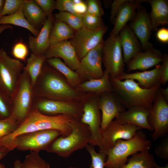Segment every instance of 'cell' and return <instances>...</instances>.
Here are the masks:
<instances>
[{
	"label": "cell",
	"mask_w": 168,
	"mask_h": 168,
	"mask_svg": "<svg viewBox=\"0 0 168 168\" xmlns=\"http://www.w3.org/2000/svg\"><path fill=\"white\" fill-rule=\"evenodd\" d=\"M49 66L43 65L33 86L34 98L82 102L87 94L70 86L60 72Z\"/></svg>",
	"instance_id": "1"
},
{
	"label": "cell",
	"mask_w": 168,
	"mask_h": 168,
	"mask_svg": "<svg viewBox=\"0 0 168 168\" xmlns=\"http://www.w3.org/2000/svg\"><path fill=\"white\" fill-rule=\"evenodd\" d=\"M75 118L64 114L47 115L32 108L27 117L19 124L14 132L0 139V146L10 152V146L18 136L44 130H57L60 132L61 136L66 137L71 132L72 126Z\"/></svg>",
	"instance_id": "2"
},
{
	"label": "cell",
	"mask_w": 168,
	"mask_h": 168,
	"mask_svg": "<svg viewBox=\"0 0 168 168\" xmlns=\"http://www.w3.org/2000/svg\"><path fill=\"white\" fill-rule=\"evenodd\" d=\"M110 80L113 92L125 109L135 106L150 109L161 86L159 83L153 88L147 89L141 87L133 79L122 81L110 76Z\"/></svg>",
	"instance_id": "3"
},
{
	"label": "cell",
	"mask_w": 168,
	"mask_h": 168,
	"mask_svg": "<svg viewBox=\"0 0 168 168\" xmlns=\"http://www.w3.org/2000/svg\"><path fill=\"white\" fill-rule=\"evenodd\" d=\"M151 142L145 134L138 131L132 138L117 140L114 146L106 151L107 159L105 163L106 168H119L127 162L130 155L140 152L149 150Z\"/></svg>",
	"instance_id": "4"
},
{
	"label": "cell",
	"mask_w": 168,
	"mask_h": 168,
	"mask_svg": "<svg viewBox=\"0 0 168 168\" xmlns=\"http://www.w3.org/2000/svg\"><path fill=\"white\" fill-rule=\"evenodd\" d=\"M71 133L66 137L59 136L49 146L46 151L67 158L74 152L86 147L89 144L91 133L87 125L75 118Z\"/></svg>",
	"instance_id": "5"
},
{
	"label": "cell",
	"mask_w": 168,
	"mask_h": 168,
	"mask_svg": "<svg viewBox=\"0 0 168 168\" xmlns=\"http://www.w3.org/2000/svg\"><path fill=\"white\" fill-rule=\"evenodd\" d=\"M100 94L91 93L82 102V113L80 120L87 125L91 136L89 144L104 149L102 133L101 128V114L99 108Z\"/></svg>",
	"instance_id": "6"
},
{
	"label": "cell",
	"mask_w": 168,
	"mask_h": 168,
	"mask_svg": "<svg viewBox=\"0 0 168 168\" xmlns=\"http://www.w3.org/2000/svg\"><path fill=\"white\" fill-rule=\"evenodd\" d=\"M30 78L23 70L16 88L11 98L12 114L19 124L27 117L32 109L34 99Z\"/></svg>",
	"instance_id": "7"
},
{
	"label": "cell",
	"mask_w": 168,
	"mask_h": 168,
	"mask_svg": "<svg viewBox=\"0 0 168 168\" xmlns=\"http://www.w3.org/2000/svg\"><path fill=\"white\" fill-rule=\"evenodd\" d=\"M61 135L59 131L47 129L25 133L16 137L9 148L10 151L16 148L20 151L30 150L39 152L46 150L51 143Z\"/></svg>",
	"instance_id": "8"
},
{
	"label": "cell",
	"mask_w": 168,
	"mask_h": 168,
	"mask_svg": "<svg viewBox=\"0 0 168 168\" xmlns=\"http://www.w3.org/2000/svg\"><path fill=\"white\" fill-rule=\"evenodd\" d=\"M24 66L21 61L11 58L3 49H0V87L10 99Z\"/></svg>",
	"instance_id": "9"
},
{
	"label": "cell",
	"mask_w": 168,
	"mask_h": 168,
	"mask_svg": "<svg viewBox=\"0 0 168 168\" xmlns=\"http://www.w3.org/2000/svg\"><path fill=\"white\" fill-rule=\"evenodd\" d=\"M102 63L110 76L116 78L124 72V63L119 34L110 36L103 44Z\"/></svg>",
	"instance_id": "10"
},
{
	"label": "cell",
	"mask_w": 168,
	"mask_h": 168,
	"mask_svg": "<svg viewBox=\"0 0 168 168\" xmlns=\"http://www.w3.org/2000/svg\"><path fill=\"white\" fill-rule=\"evenodd\" d=\"M108 29L105 25L95 30H89L82 26L75 31L73 36L69 40L80 61L89 51L103 41L104 35Z\"/></svg>",
	"instance_id": "11"
},
{
	"label": "cell",
	"mask_w": 168,
	"mask_h": 168,
	"mask_svg": "<svg viewBox=\"0 0 168 168\" xmlns=\"http://www.w3.org/2000/svg\"><path fill=\"white\" fill-rule=\"evenodd\" d=\"M32 108L48 116L58 114L70 115L80 119L82 113V102L34 98Z\"/></svg>",
	"instance_id": "12"
},
{
	"label": "cell",
	"mask_w": 168,
	"mask_h": 168,
	"mask_svg": "<svg viewBox=\"0 0 168 168\" xmlns=\"http://www.w3.org/2000/svg\"><path fill=\"white\" fill-rule=\"evenodd\" d=\"M148 121L153 133V141L165 136L168 132V103L159 91L149 109Z\"/></svg>",
	"instance_id": "13"
},
{
	"label": "cell",
	"mask_w": 168,
	"mask_h": 168,
	"mask_svg": "<svg viewBox=\"0 0 168 168\" xmlns=\"http://www.w3.org/2000/svg\"><path fill=\"white\" fill-rule=\"evenodd\" d=\"M89 51L80 61L75 71L82 82L101 78L104 74L102 64L103 42Z\"/></svg>",
	"instance_id": "14"
},
{
	"label": "cell",
	"mask_w": 168,
	"mask_h": 168,
	"mask_svg": "<svg viewBox=\"0 0 168 168\" xmlns=\"http://www.w3.org/2000/svg\"><path fill=\"white\" fill-rule=\"evenodd\" d=\"M141 129L132 124H121L115 119L102 132L104 149L107 151L112 147L118 140H128L132 138L138 131Z\"/></svg>",
	"instance_id": "15"
},
{
	"label": "cell",
	"mask_w": 168,
	"mask_h": 168,
	"mask_svg": "<svg viewBox=\"0 0 168 168\" xmlns=\"http://www.w3.org/2000/svg\"><path fill=\"white\" fill-rule=\"evenodd\" d=\"M135 16L128 24L140 41L144 50L153 47L149 41L152 30L149 14L144 7L140 4L138 7Z\"/></svg>",
	"instance_id": "16"
},
{
	"label": "cell",
	"mask_w": 168,
	"mask_h": 168,
	"mask_svg": "<svg viewBox=\"0 0 168 168\" xmlns=\"http://www.w3.org/2000/svg\"><path fill=\"white\" fill-rule=\"evenodd\" d=\"M99 108L102 112L101 128L102 132L119 113L126 110L113 92H105L100 94Z\"/></svg>",
	"instance_id": "17"
},
{
	"label": "cell",
	"mask_w": 168,
	"mask_h": 168,
	"mask_svg": "<svg viewBox=\"0 0 168 168\" xmlns=\"http://www.w3.org/2000/svg\"><path fill=\"white\" fill-rule=\"evenodd\" d=\"M44 55L47 59L53 58H62L65 64L73 71H76L79 67L80 60L69 40L50 46Z\"/></svg>",
	"instance_id": "18"
},
{
	"label": "cell",
	"mask_w": 168,
	"mask_h": 168,
	"mask_svg": "<svg viewBox=\"0 0 168 168\" xmlns=\"http://www.w3.org/2000/svg\"><path fill=\"white\" fill-rule=\"evenodd\" d=\"M137 54L127 64L128 72L139 70L145 71L160 64L163 59L161 51L153 47Z\"/></svg>",
	"instance_id": "19"
},
{
	"label": "cell",
	"mask_w": 168,
	"mask_h": 168,
	"mask_svg": "<svg viewBox=\"0 0 168 168\" xmlns=\"http://www.w3.org/2000/svg\"><path fill=\"white\" fill-rule=\"evenodd\" d=\"M149 109L142 106L132 107L119 113L115 118L121 124H132L142 129L145 128L153 131L148 121Z\"/></svg>",
	"instance_id": "20"
},
{
	"label": "cell",
	"mask_w": 168,
	"mask_h": 168,
	"mask_svg": "<svg viewBox=\"0 0 168 168\" xmlns=\"http://www.w3.org/2000/svg\"><path fill=\"white\" fill-rule=\"evenodd\" d=\"M54 21L53 15L47 17L37 36H29V47L32 53L37 55L45 54L50 46L49 36Z\"/></svg>",
	"instance_id": "21"
},
{
	"label": "cell",
	"mask_w": 168,
	"mask_h": 168,
	"mask_svg": "<svg viewBox=\"0 0 168 168\" xmlns=\"http://www.w3.org/2000/svg\"><path fill=\"white\" fill-rule=\"evenodd\" d=\"M145 0H126L117 13L113 22L114 26L110 35L114 36L118 35L127 22L133 20L138 7Z\"/></svg>",
	"instance_id": "22"
},
{
	"label": "cell",
	"mask_w": 168,
	"mask_h": 168,
	"mask_svg": "<svg viewBox=\"0 0 168 168\" xmlns=\"http://www.w3.org/2000/svg\"><path fill=\"white\" fill-rule=\"evenodd\" d=\"M120 44L123 52L125 63L129 61L142 49L141 44L131 28L127 24L119 34Z\"/></svg>",
	"instance_id": "23"
},
{
	"label": "cell",
	"mask_w": 168,
	"mask_h": 168,
	"mask_svg": "<svg viewBox=\"0 0 168 168\" xmlns=\"http://www.w3.org/2000/svg\"><path fill=\"white\" fill-rule=\"evenodd\" d=\"M161 70V65L159 64L155 68L148 71L130 73L124 72L116 79L121 81L127 79L135 80L141 87L149 89L160 83Z\"/></svg>",
	"instance_id": "24"
},
{
	"label": "cell",
	"mask_w": 168,
	"mask_h": 168,
	"mask_svg": "<svg viewBox=\"0 0 168 168\" xmlns=\"http://www.w3.org/2000/svg\"><path fill=\"white\" fill-rule=\"evenodd\" d=\"M110 76L108 72L105 70L101 78L82 82L75 89L79 91L85 93L87 92L100 95L105 92H113Z\"/></svg>",
	"instance_id": "25"
},
{
	"label": "cell",
	"mask_w": 168,
	"mask_h": 168,
	"mask_svg": "<svg viewBox=\"0 0 168 168\" xmlns=\"http://www.w3.org/2000/svg\"><path fill=\"white\" fill-rule=\"evenodd\" d=\"M150 3L151 11L149 14L152 31H157L160 26L168 24V2L166 0H145Z\"/></svg>",
	"instance_id": "26"
},
{
	"label": "cell",
	"mask_w": 168,
	"mask_h": 168,
	"mask_svg": "<svg viewBox=\"0 0 168 168\" xmlns=\"http://www.w3.org/2000/svg\"><path fill=\"white\" fill-rule=\"evenodd\" d=\"M159 166L149 150L136 153L128 159L127 163L119 168H168Z\"/></svg>",
	"instance_id": "27"
},
{
	"label": "cell",
	"mask_w": 168,
	"mask_h": 168,
	"mask_svg": "<svg viewBox=\"0 0 168 168\" xmlns=\"http://www.w3.org/2000/svg\"><path fill=\"white\" fill-rule=\"evenodd\" d=\"M23 11L28 21L36 29L43 25L47 17L35 0H28L23 6Z\"/></svg>",
	"instance_id": "28"
},
{
	"label": "cell",
	"mask_w": 168,
	"mask_h": 168,
	"mask_svg": "<svg viewBox=\"0 0 168 168\" xmlns=\"http://www.w3.org/2000/svg\"><path fill=\"white\" fill-rule=\"evenodd\" d=\"M49 65L60 72L65 77L68 84L75 88L82 81L76 72L67 66L60 58H53L47 59Z\"/></svg>",
	"instance_id": "29"
},
{
	"label": "cell",
	"mask_w": 168,
	"mask_h": 168,
	"mask_svg": "<svg viewBox=\"0 0 168 168\" xmlns=\"http://www.w3.org/2000/svg\"><path fill=\"white\" fill-rule=\"evenodd\" d=\"M75 31L64 22L56 20L54 22L49 36L50 46L70 39Z\"/></svg>",
	"instance_id": "30"
},
{
	"label": "cell",
	"mask_w": 168,
	"mask_h": 168,
	"mask_svg": "<svg viewBox=\"0 0 168 168\" xmlns=\"http://www.w3.org/2000/svg\"><path fill=\"white\" fill-rule=\"evenodd\" d=\"M15 13L0 17V25H13L27 29L35 36L38 35L40 31L30 24L26 19L23 11V6Z\"/></svg>",
	"instance_id": "31"
},
{
	"label": "cell",
	"mask_w": 168,
	"mask_h": 168,
	"mask_svg": "<svg viewBox=\"0 0 168 168\" xmlns=\"http://www.w3.org/2000/svg\"><path fill=\"white\" fill-rule=\"evenodd\" d=\"M47 59L44 54L37 55L31 53L26 59V63L23 70L29 75L33 86L40 74L44 62Z\"/></svg>",
	"instance_id": "32"
},
{
	"label": "cell",
	"mask_w": 168,
	"mask_h": 168,
	"mask_svg": "<svg viewBox=\"0 0 168 168\" xmlns=\"http://www.w3.org/2000/svg\"><path fill=\"white\" fill-rule=\"evenodd\" d=\"M83 15L66 12H61L56 13V20L63 22L74 31L82 27V19Z\"/></svg>",
	"instance_id": "33"
},
{
	"label": "cell",
	"mask_w": 168,
	"mask_h": 168,
	"mask_svg": "<svg viewBox=\"0 0 168 168\" xmlns=\"http://www.w3.org/2000/svg\"><path fill=\"white\" fill-rule=\"evenodd\" d=\"M85 148L91 156V162L89 168H104L107 157L106 150L99 149V152H96L94 146L89 144Z\"/></svg>",
	"instance_id": "34"
},
{
	"label": "cell",
	"mask_w": 168,
	"mask_h": 168,
	"mask_svg": "<svg viewBox=\"0 0 168 168\" xmlns=\"http://www.w3.org/2000/svg\"><path fill=\"white\" fill-rule=\"evenodd\" d=\"M23 168H50L49 164L42 158L39 152L31 151L22 162Z\"/></svg>",
	"instance_id": "35"
},
{
	"label": "cell",
	"mask_w": 168,
	"mask_h": 168,
	"mask_svg": "<svg viewBox=\"0 0 168 168\" xmlns=\"http://www.w3.org/2000/svg\"><path fill=\"white\" fill-rule=\"evenodd\" d=\"M18 125L17 121L12 114L7 119H0V139L13 133Z\"/></svg>",
	"instance_id": "36"
},
{
	"label": "cell",
	"mask_w": 168,
	"mask_h": 168,
	"mask_svg": "<svg viewBox=\"0 0 168 168\" xmlns=\"http://www.w3.org/2000/svg\"><path fill=\"white\" fill-rule=\"evenodd\" d=\"M11 99L0 87V119H7L12 114Z\"/></svg>",
	"instance_id": "37"
},
{
	"label": "cell",
	"mask_w": 168,
	"mask_h": 168,
	"mask_svg": "<svg viewBox=\"0 0 168 168\" xmlns=\"http://www.w3.org/2000/svg\"><path fill=\"white\" fill-rule=\"evenodd\" d=\"M82 26L91 30L97 29L104 25L101 17L88 13L82 15Z\"/></svg>",
	"instance_id": "38"
},
{
	"label": "cell",
	"mask_w": 168,
	"mask_h": 168,
	"mask_svg": "<svg viewBox=\"0 0 168 168\" xmlns=\"http://www.w3.org/2000/svg\"><path fill=\"white\" fill-rule=\"evenodd\" d=\"M28 0H6L0 17L12 15L16 12Z\"/></svg>",
	"instance_id": "39"
},
{
	"label": "cell",
	"mask_w": 168,
	"mask_h": 168,
	"mask_svg": "<svg viewBox=\"0 0 168 168\" xmlns=\"http://www.w3.org/2000/svg\"><path fill=\"white\" fill-rule=\"evenodd\" d=\"M28 53L27 46L21 40L14 45L12 51V54L16 59L24 62H26Z\"/></svg>",
	"instance_id": "40"
},
{
	"label": "cell",
	"mask_w": 168,
	"mask_h": 168,
	"mask_svg": "<svg viewBox=\"0 0 168 168\" xmlns=\"http://www.w3.org/2000/svg\"><path fill=\"white\" fill-rule=\"evenodd\" d=\"M85 1L87 6V13L100 17L105 14L100 0H86Z\"/></svg>",
	"instance_id": "41"
},
{
	"label": "cell",
	"mask_w": 168,
	"mask_h": 168,
	"mask_svg": "<svg viewBox=\"0 0 168 168\" xmlns=\"http://www.w3.org/2000/svg\"><path fill=\"white\" fill-rule=\"evenodd\" d=\"M72 0H57L55 1V9L61 12L76 13Z\"/></svg>",
	"instance_id": "42"
},
{
	"label": "cell",
	"mask_w": 168,
	"mask_h": 168,
	"mask_svg": "<svg viewBox=\"0 0 168 168\" xmlns=\"http://www.w3.org/2000/svg\"><path fill=\"white\" fill-rule=\"evenodd\" d=\"M156 154L159 158L164 160L168 159V136L162 139L156 148Z\"/></svg>",
	"instance_id": "43"
},
{
	"label": "cell",
	"mask_w": 168,
	"mask_h": 168,
	"mask_svg": "<svg viewBox=\"0 0 168 168\" xmlns=\"http://www.w3.org/2000/svg\"><path fill=\"white\" fill-rule=\"evenodd\" d=\"M35 1L47 17L52 15L53 11L55 9V1L53 0H35Z\"/></svg>",
	"instance_id": "44"
},
{
	"label": "cell",
	"mask_w": 168,
	"mask_h": 168,
	"mask_svg": "<svg viewBox=\"0 0 168 168\" xmlns=\"http://www.w3.org/2000/svg\"><path fill=\"white\" fill-rule=\"evenodd\" d=\"M161 63L162 70L160 83L161 85L165 84L168 81V56L167 54H163Z\"/></svg>",
	"instance_id": "45"
},
{
	"label": "cell",
	"mask_w": 168,
	"mask_h": 168,
	"mask_svg": "<svg viewBox=\"0 0 168 168\" xmlns=\"http://www.w3.org/2000/svg\"><path fill=\"white\" fill-rule=\"evenodd\" d=\"M126 0H114L111 3L110 21L113 23L117 13L121 5Z\"/></svg>",
	"instance_id": "46"
},
{
	"label": "cell",
	"mask_w": 168,
	"mask_h": 168,
	"mask_svg": "<svg viewBox=\"0 0 168 168\" xmlns=\"http://www.w3.org/2000/svg\"><path fill=\"white\" fill-rule=\"evenodd\" d=\"M156 36L160 42L166 43L168 42V29L162 27L158 29L156 32Z\"/></svg>",
	"instance_id": "47"
},
{
	"label": "cell",
	"mask_w": 168,
	"mask_h": 168,
	"mask_svg": "<svg viewBox=\"0 0 168 168\" xmlns=\"http://www.w3.org/2000/svg\"><path fill=\"white\" fill-rule=\"evenodd\" d=\"M74 9L76 13L83 15L87 13V6L85 1H81L77 4H74Z\"/></svg>",
	"instance_id": "48"
},
{
	"label": "cell",
	"mask_w": 168,
	"mask_h": 168,
	"mask_svg": "<svg viewBox=\"0 0 168 168\" xmlns=\"http://www.w3.org/2000/svg\"><path fill=\"white\" fill-rule=\"evenodd\" d=\"M159 91L165 100L168 103V87L164 88L161 87L159 89Z\"/></svg>",
	"instance_id": "49"
},
{
	"label": "cell",
	"mask_w": 168,
	"mask_h": 168,
	"mask_svg": "<svg viewBox=\"0 0 168 168\" xmlns=\"http://www.w3.org/2000/svg\"><path fill=\"white\" fill-rule=\"evenodd\" d=\"M9 152L5 148L0 146V160L4 157Z\"/></svg>",
	"instance_id": "50"
},
{
	"label": "cell",
	"mask_w": 168,
	"mask_h": 168,
	"mask_svg": "<svg viewBox=\"0 0 168 168\" xmlns=\"http://www.w3.org/2000/svg\"><path fill=\"white\" fill-rule=\"evenodd\" d=\"M12 27L10 25H0V34L4 30L7 29H12Z\"/></svg>",
	"instance_id": "51"
},
{
	"label": "cell",
	"mask_w": 168,
	"mask_h": 168,
	"mask_svg": "<svg viewBox=\"0 0 168 168\" xmlns=\"http://www.w3.org/2000/svg\"><path fill=\"white\" fill-rule=\"evenodd\" d=\"M14 168H23L22 162L19 160H16L14 162Z\"/></svg>",
	"instance_id": "52"
},
{
	"label": "cell",
	"mask_w": 168,
	"mask_h": 168,
	"mask_svg": "<svg viewBox=\"0 0 168 168\" xmlns=\"http://www.w3.org/2000/svg\"><path fill=\"white\" fill-rule=\"evenodd\" d=\"M5 0H0V14L2 10Z\"/></svg>",
	"instance_id": "53"
},
{
	"label": "cell",
	"mask_w": 168,
	"mask_h": 168,
	"mask_svg": "<svg viewBox=\"0 0 168 168\" xmlns=\"http://www.w3.org/2000/svg\"><path fill=\"white\" fill-rule=\"evenodd\" d=\"M0 168H6V167L0 163Z\"/></svg>",
	"instance_id": "54"
},
{
	"label": "cell",
	"mask_w": 168,
	"mask_h": 168,
	"mask_svg": "<svg viewBox=\"0 0 168 168\" xmlns=\"http://www.w3.org/2000/svg\"><path fill=\"white\" fill-rule=\"evenodd\" d=\"M68 168H78L77 167H70Z\"/></svg>",
	"instance_id": "55"
}]
</instances>
